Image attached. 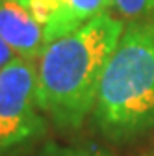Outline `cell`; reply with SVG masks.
I'll use <instances>...</instances> for the list:
<instances>
[{
	"label": "cell",
	"instance_id": "6da1fadb",
	"mask_svg": "<svg viewBox=\"0 0 154 156\" xmlns=\"http://www.w3.org/2000/svg\"><path fill=\"white\" fill-rule=\"evenodd\" d=\"M124 26L102 13L45 45L35 67L37 106L61 128H80L93 112L102 73Z\"/></svg>",
	"mask_w": 154,
	"mask_h": 156
},
{
	"label": "cell",
	"instance_id": "3957f363",
	"mask_svg": "<svg viewBox=\"0 0 154 156\" xmlns=\"http://www.w3.org/2000/svg\"><path fill=\"white\" fill-rule=\"evenodd\" d=\"M37 108L35 63L17 56L0 69V156L21 151L45 134Z\"/></svg>",
	"mask_w": 154,
	"mask_h": 156
},
{
	"label": "cell",
	"instance_id": "52a82bcc",
	"mask_svg": "<svg viewBox=\"0 0 154 156\" xmlns=\"http://www.w3.org/2000/svg\"><path fill=\"white\" fill-rule=\"evenodd\" d=\"M111 6L123 19L130 21L145 19L154 13V0H111Z\"/></svg>",
	"mask_w": 154,
	"mask_h": 156
},
{
	"label": "cell",
	"instance_id": "8992f818",
	"mask_svg": "<svg viewBox=\"0 0 154 156\" xmlns=\"http://www.w3.org/2000/svg\"><path fill=\"white\" fill-rule=\"evenodd\" d=\"M39 156H113L110 151L100 149L93 143H78V145H60L56 141H48Z\"/></svg>",
	"mask_w": 154,
	"mask_h": 156
},
{
	"label": "cell",
	"instance_id": "5b68a950",
	"mask_svg": "<svg viewBox=\"0 0 154 156\" xmlns=\"http://www.w3.org/2000/svg\"><path fill=\"white\" fill-rule=\"evenodd\" d=\"M111 6V0H60V9L54 21L43 30L45 43H52L76 28L84 26L91 19L108 13L106 9Z\"/></svg>",
	"mask_w": 154,
	"mask_h": 156
},
{
	"label": "cell",
	"instance_id": "7a4b0ae2",
	"mask_svg": "<svg viewBox=\"0 0 154 156\" xmlns=\"http://www.w3.org/2000/svg\"><path fill=\"white\" fill-rule=\"evenodd\" d=\"M108 140H136L154 128V15L128 24L102 73L93 106Z\"/></svg>",
	"mask_w": 154,
	"mask_h": 156
},
{
	"label": "cell",
	"instance_id": "ba28073f",
	"mask_svg": "<svg viewBox=\"0 0 154 156\" xmlns=\"http://www.w3.org/2000/svg\"><path fill=\"white\" fill-rule=\"evenodd\" d=\"M13 58H17L15 52L9 48V45L4 41V39L0 37V69H4V67L13 60Z\"/></svg>",
	"mask_w": 154,
	"mask_h": 156
},
{
	"label": "cell",
	"instance_id": "277c9868",
	"mask_svg": "<svg viewBox=\"0 0 154 156\" xmlns=\"http://www.w3.org/2000/svg\"><path fill=\"white\" fill-rule=\"evenodd\" d=\"M0 37L26 60H37L45 48L43 26L37 23L26 0H0Z\"/></svg>",
	"mask_w": 154,
	"mask_h": 156
}]
</instances>
